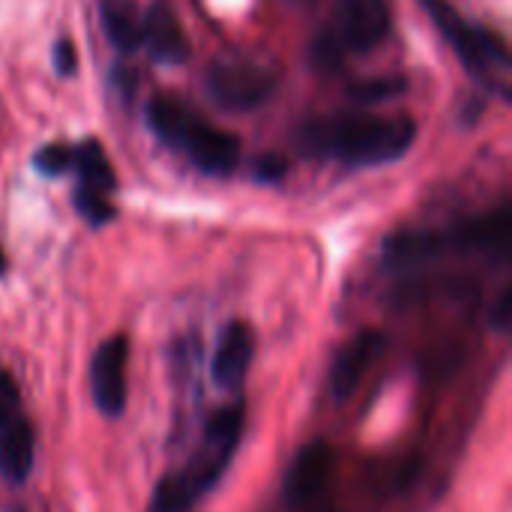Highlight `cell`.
I'll return each mask as SVG.
<instances>
[{"instance_id": "obj_13", "label": "cell", "mask_w": 512, "mask_h": 512, "mask_svg": "<svg viewBox=\"0 0 512 512\" xmlns=\"http://www.w3.org/2000/svg\"><path fill=\"white\" fill-rule=\"evenodd\" d=\"M510 240L512 222L507 207H498L489 216L462 222V225H456L450 231L453 252H483V255H492V258H507Z\"/></svg>"}, {"instance_id": "obj_1", "label": "cell", "mask_w": 512, "mask_h": 512, "mask_svg": "<svg viewBox=\"0 0 512 512\" xmlns=\"http://www.w3.org/2000/svg\"><path fill=\"white\" fill-rule=\"evenodd\" d=\"M417 141L411 117L372 114H324L297 129V147L309 159L342 162L351 168H372L402 159Z\"/></svg>"}, {"instance_id": "obj_22", "label": "cell", "mask_w": 512, "mask_h": 512, "mask_svg": "<svg viewBox=\"0 0 512 512\" xmlns=\"http://www.w3.org/2000/svg\"><path fill=\"white\" fill-rule=\"evenodd\" d=\"M54 66H57V72H63V75H69V72L75 69V51H72L69 42L54 45Z\"/></svg>"}, {"instance_id": "obj_8", "label": "cell", "mask_w": 512, "mask_h": 512, "mask_svg": "<svg viewBox=\"0 0 512 512\" xmlns=\"http://www.w3.org/2000/svg\"><path fill=\"white\" fill-rule=\"evenodd\" d=\"M336 33L351 51L378 48L393 24L387 0H336Z\"/></svg>"}, {"instance_id": "obj_12", "label": "cell", "mask_w": 512, "mask_h": 512, "mask_svg": "<svg viewBox=\"0 0 512 512\" xmlns=\"http://www.w3.org/2000/svg\"><path fill=\"white\" fill-rule=\"evenodd\" d=\"M333 474V450L324 441H312L297 453L285 474V501L291 507H309L321 498Z\"/></svg>"}, {"instance_id": "obj_7", "label": "cell", "mask_w": 512, "mask_h": 512, "mask_svg": "<svg viewBox=\"0 0 512 512\" xmlns=\"http://www.w3.org/2000/svg\"><path fill=\"white\" fill-rule=\"evenodd\" d=\"M126 369H129V339L117 333L105 339L90 360V396L102 417L117 420L126 411V399H129Z\"/></svg>"}, {"instance_id": "obj_3", "label": "cell", "mask_w": 512, "mask_h": 512, "mask_svg": "<svg viewBox=\"0 0 512 512\" xmlns=\"http://www.w3.org/2000/svg\"><path fill=\"white\" fill-rule=\"evenodd\" d=\"M147 123L165 144L180 150L198 171L210 177H228L240 162L237 135L201 120L180 99L156 96L147 105Z\"/></svg>"}, {"instance_id": "obj_4", "label": "cell", "mask_w": 512, "mask_h": 512, "mask_svg": "<svg viewBox=\"0 0 512 512\" xmlns=\"http://www.w3.org/2000/svg\"><path fill=\"white\" fill-rule=\"evenodd\" d=\"M282 69L264 54L252 51H228L219 54L207 69V93L210 99L234 114L255 111L273 99L279 90Z\"/></svg>"}, {"instance_id": "obj_14", "label": "cell", "mask_w": 512, "mask_h": 512, "mask_svg": "<svg viewBox=\"0 0 512 512\" xmlns=\"http://www.w3.org/2000/svg\"><path fill=\"white\" fill-rule=\"evenodd\" d=\"M453 252L450 243V231H399L390 234L384 240V264L387 267H420V264H432L441 255Z\"/></svg>"}, {"instance_id": "obj_16", "label": "cell", "mask_w": 512, "mask_h": 512, "mask_svg": "<svg viewBox=\"0 0 512 512\" xmlns=\"http://www.w3.org/2000/svg\"><path fill=\"white\" fill-rule=\"evenodd\" d=\"M102 30L117 51H138L141 48V12L132 0H102L99 6Z\"/></svg>"}, {"instance_id": "obj_21", "label": "cell", "mask_w": 512, "mask_h": 512, "mask_svg": "<svg viewBox=\"0 0 512 512\" xmlns=\"http://www.w3.org/2000/svg\"><path fill=\"white\" fill-rule=\"evenodd\" d=\"M255 168H258V177L261 180H279L282 174H285V159L282 156H261L258 162H255Z\"/></svg>"}, {"instance_id": "obj_24", "label": "cell", "mask_w": 512, "mask_h": 512, "mask_svg": "<svg viewBox=\"0 0 512 512\" xmlns=\"http://www.w3.org/2000/svg\"><path fill=\"white\" fill-rule=\"evenodd\" d=\"M282 3H288V6H294V9H312L318 0H282Z\"/></svg>"}, {"instance_id": "obj_15", "label": "cell", "mask_w": 512, "mask_h": 512, "mask_svg": "<svg viewBox=\"0 0 512 512\" xmlns=\"http://www.w3.org/2000/svg\"><path fill=\"white\" fill-rule=\"evenodd\" d=\"M33 429L24 417H15L0 429V477L9 483H24L33 471Z\"/></svg>"}, {"instance_id": "obj_20", "label": "cell", "mask_w": 512, "mask_h": 512, "mask_svg": "<svg viewBox=\"0 0 512 512\" xmlns=\"http://www.w3.org/2000/svg\"><path fill=\"white\" fill-rule=\"evenodd\" d=\"M15 417H21V393H18L15 378L0 369V429L12 423Z\"/></svg>"}, {"instance_id": "obj_5", "label": "cell", "mask_w": 512, "mask_h": 512, "mask_svg": "<svg viewBox=\"0 0 512 512\" xmlns=\"http://www.w3.org/2000/svg\"><path fill=\"white\" fill-rule=\"evenodd\" d=\"M420 3L435 21L438 33L450 42V48L456 51V57L465 63V69L474 78L495 84L498 78L507 75L510 51H507V42L495 30L477 27L450 0H420Z\"/></svg>"}, {"instance_id": "obj_11", "label": "cell", "mask_w": 512, "mask_h": 512, "mask_svg": "<svg viewBox=\"0 0 512 512\" xmlns=\"http://www.w3.org/2000/svg\"><path fill=\"white\" fill-rule=\"evenodd\" d=\"M141 45H147L150 57L162 66H180L189 60V36L177 12L162 0L141 15Z\"/></svg>"}, {"instance_id": "obj_10", "label": "cell", "mask_w": 512, "mask_h": 512, "mask_svg": "<svg viewBox=\"0 0 512 512\" xmlns=\"http://www.w3.org/2000/svg\"><path fill=\"white\" fill-rule=\"evenodd\" d=\"M387 348V336L381 330H363L348 345L339 348L333 366H330V393L333 399L345 402L354 396V390L363 384L366 372L381 360Z\"/></svg>"}, {"instance_id": "obj_17", "label": "cell", "mask_w": 512, "mask_h": 512, "mask_svg": "<svg viewBox=\"0 0 512 512\" xmlns=\"http://www.w3.org/2000/svg\"><path fill=\"white\" fill-rule=\"evenodd\" d=\"M345 42L339 39L336 30H324L312 39V48H309V60L318 72H336L342 69L345 63Z\"/></svg>"}, {"instance_id": "obj_2", "label": "cell", "mask_w": 512, "mask_h": 512, "mask_svg": "<svg viewBox=\"0 0 512 512\" xmlns=\"http://www.w3.org/2000/svg\"><path fill=\"white\" fill-rule=\"evenodd\" d=\"M243 426H246L243 402H231V405L213 411L210 420L204 423L201 441L195 444L186 465L180 471L165 474L156 483L147 512H195L198 501L207 498L225 477V471L240 447Z\"/></svg>"}, {"instance_id": "obj_19", "label": "cell", "mask_w": 512, "mask_h": 512, "mask_svg": "<svg viewBox=\"0 0 512 512\" xmlns=\"http://www.w3.org/2000/svg\"><path fill=\"white\" fill-rule=\"evenodd\" d=\"M33 165L39 174L45 177H60L72 168V150L63 147V144H45L36 156H33Z\"/></svg>"}, {"instance_id": "obj_18", "label": "cell", "mask_w": 512, "mask_h": 512, "mask_svg": "<svg viewBox=\"0 0 512 512\" xmlns=\"http://www.w3.org/2000/svg\"><path fill=\"white\" fill-rule=\"evenodd\" d=\"M405 90L402 78H369V81H357L351 84V99L354 102H384L393 99Z\"/></svg>"}, {"instance_id": "obj_23", "label": "cell", "mask_w": 512, "mask_h": 512, "mask_svg": "<svg viewBox=\"0 0 512 512\" xmlns=\"http://www.w3.org/2000/svg\"><path fill=\"white\" fill-rule=\"evenodd\" d=\"M495 324L501 330H507V324H510V291H504L501 300H498V318H495Z\"/></svg>"}, {"instance_id": "obj_6", "label": "cell", "mask_w": 512, "mask_h": 512, "mask_svg": "<svg viewBox=\"0 0 512 512\" xmlns=\"http://www.w3.org/2000/svg\"><path fill=\"white\" fill-rule=\"evenodd\" d=\"M72 168L78 171V189H75V207L84 216V222H90L93 228H102L114 219V168L111 159L105 156V150L99 147V141L87 138L72 150Z\"/></svg>"}, {"instance_id": "obj_25", "label": "cell", "mask_w": 512, "mask_h": 512, "mask_svg": "<svg viewBox=\"0 0 512 512\" xmlns=\"http://www.w3.org/2000/svg\"><path fill=\"white\" fill-rule=\"evenodd\" d=\"M6 273V255H3V249H0V276Z\"/></svg>"}, {"instance_id": "obj_9", "label": "cell", "mask_w": 512, "mask_h": 512, "mask_svg": "<svg viewBox=\"0 0 512 512\" xmlns=\"http://www.w3.org/2000/svg\"><path fill=\"white\" fill-rule=\"evenodd\" d=\"M252 357H255L252 327L246 321L225 324V330L219 333L216 351H213V363H210L213 384L225 393H240L249 378Z\"/></svg>"}]
</instances>
